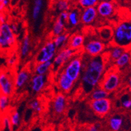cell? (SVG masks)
I'll use <instances>...</instances> for the list:
<instances>
[{"mask_svg": "<svg viewBox=\"0 0 131 131\" xmlns=\"http://www.w3.org/2000/svg\"><path fill=\"white\" fill-rule=\"evenodd\" d=\"M43 0H34V5L31 10V17L34 21L38 20L41 13Z\"/></svg>", "mask_w": 131, "mask_h": 131, "instance_id": "83f0119b", "label": "cell"}, {"mask_svg": "<svg viewBox=\"0 0 131 131\" xmlns=\"http://www.w3.org/2000/svg\"><path fill=\"white\" fill-rule=\"evenodd\" d=\"M81 9L78 7L71 8L68 11L67 26L70 28H74L78 26L80 22Z\"/></svg>", "mask_w": 131, "mask_h": 131, "instance_id": "ffe728a7", "label": "cell"}, {"mask_svg": "<svg viewBox=\"0 0 131 131\" xmlns=\"http://www.w3.org/2000/svg\"><path fill=\"white\" fill-rule=\"evenodd\" d=\"M107 45V43L102 40L98 35L85 36L83 52L91 57H98L106 52Z\"/></svg>", "mask_w": 131, "mask_h": 131, "instance_id": "3957f363", "label": "cell"}, {"mask_svg": "<svg viewBox=\"0 0 131 131\" xmlns=\"http://www.w3.org/2000/svg\"><path fill=\"white\" fill-rule=\"evenodd\" d=\"M2 32L0 34V49L13 50L17 45L16 35L13 31L10 24L7 22L1 24Z\"/></svg>", "mask_w": 131, "mask_h": 131, "instance_id": "5b68a950", "label": "cell"}, {"mask_svg": "<svg viewBox=\"0 0 131 131\" xmlns=\"http://www.w3.org/2000/svg\"><path fill=\"white\" fill-rule=\"evenodd\" d=\"M7 23V18L4 13H0V24Z\"/></svg>", "mask_w": 131, "mask_h": 131, "instance_id": "f35d334b", "label": "cell"}, {"mask_svg": "<svg viewBox=\"0 0 131 131\" xmlns=\"http://www.w3.org/2000/svg\"><path fill=\"white\" fill-rule=\"evenodd\" d=\"M9 115L13 128L15 129L19 127L21 123V114L19 111L17 110H13Z\"/></svg>", "mask_w": 131, "mask_h": 131, "instance_id": "f1b7e54d", "label": "cell"}, {"mask_svg": "<svg viewBox=\"0 0 131 131\" xmlns=\"http://www.w3.org/2000/svg\"><path fill=\"white\" fill-rule=\"evenodd\" d=\"M52 61L35 64L33 68V74L45 75H49V72L52 71Z\"/></svg>", "mask_w": 131, "mask_h": 131, "instance_id": "603a6c76", "label": "cell"}, {"mask_svg": "<svg viewBox=\"0 0 131 131\" xmlns=\"http://www.w3.org/2000/svg\"><path fill=\"white\" fill-rule=\"evenodd\" d=\"M3 1V0H0V3H2Z\"/></svg>", "mask_w": 131, "mask_h": 131, "instance_id": "c3c4849f", "label": "cell"}, {"mask_svg": "<svg viewBox=\"0 0 131 131\" xmlns=\"http://www.w3.org/2000/svg\"><path fill=\"white\" fill-rule=\"evenodd\" d=\"M6 9V8L5 7L2 3H0V13H4L5 10Z\"/></svg>", "mask_w": 131, "mask_h": 131, "instance_id": "b9f144b4", "label": "cell"}, {"mask_svg": "<svg viewBox=\"0 0 131 131\" xmlns=\"http://www.w3.org/2000/svg\"><path fill=\"white\" fill-rule=\"evenodd\" d=\"M126 50L127 49L122 47L115 45L112 43H109L106 52L104 53L107 57L108 64L110 62L113 64Z\"/></svg>", "mask_w": 131, "mask_h": 131, "instance_id": "ac0fdd59", "label": "cell"}, {"mask_svg": "<svg viewBox=\"0 0 131 131\" xmlns=\"http://www.w3.org/2000/svg\"><path fill=\"white\" fill-rule=\"evenodd\" d=\"M111 43L128 49L131 47V19L123 20L115 25Z\"/></svg>", "mask_w": 131, "mask_h": 131, "instance_id": "7a4b0ae2", "label": "cell"}, {"mask_svg": "<svg viewBox=\"0 0 131 131\" xmlns=\"http://www.w3.org/2000/svg\"><path fill=\"white\" fill-rule=\"evenodd\" d=\"M109 96H110V93L100 86H98L90 93L89 95L88 96V98L89 100H96L109 98Z\"/></svg>", "mask_w": 131, "mask_h": 131, "instance_id": "d4e9b609", "label": "cell"}, {"mask_svg": "<svg viewBox=\"0 0 131 131\" xmlns=\"http://www.w3.org/2000/svg\"><path fill=\"white\" fill-rule=\"evenodd\" d=\"M10 26L11 30H13V31L16 35L17 34L18 31H19V28H18V24H16V23H11V24H10Z\"/></svg>", "mask_w": 131, "mask_h": 131, "instance_id": "74e56055", "label": "cell"}, {"mask_svg": "<svg viewBox=\"0 0 131 131\" xmlns=\"http://www.w3.org/2000/svg\"><path fill=\"white\" fill-rule=\"evenodd\" d=\"M98 37L102 41L107 43L108 40L110 41V43L112 42V37H113V29H109L108 28H103L100 30L98 33Z\"/></svg>", "mask_w": 131, "mask_h": 131, "instance_id": "1f68e13d", "label": "cell"}, {"mask_svg": "<svg viewBox=\"0 0 131 131\" xmlns=\"http://www.w3.org/2000/svg\"><path fill=\"white\" fill-rule=\"evenodd\" d=\"M2 128L3 131H13L12 125L10 123V117L9 114H4L2 119Z\"/></svg>", "mask_w": 131, "mask_h": 131, "instance_id": "836d02e7", "label": "cell"}, {"mask_svg": "<svg viewBox=\"0 0 131 131\" xmlns=\"http://www.w3.org/2000/svg\"><path fill=\"white\" fill-rule=\"evenodd\" d=\"M124 123V119L121 115H112L107 120V126L111 131H120Z\"/></svg>", "mask_w": 131, "mask_h": 131, "instance_id": "44dd1931", "label": "cell"}, {"mask_svg": "<svg viewBox=\"0 0 131 131\" xmlns=\"http://www.w3.org/2000/svg\"><path fill=\"white\" fill-rule=\"evenodd\" d=\"M2 3L3 5H4L5 7L7 9V8L9 7V6L10 5V0H3Z\"/></svg>", "mask_w": 131, "mask_h": 131, "instance_id": "ab89813d", "label": "cell"}, {"mask_svg": "<svg viewBox=\"0 0 131 131\" xmlns=\"http://www.w3.org/2000/svg\"><path fill=\"white\" fill-rule=\"evenodd\" d=\"M100 1H113V0H100Z\"/></svg>", "mask_w": 131, "mask_h": 131, "instance_id": "7dc6e473", "label": "cell"}, {"mask_svg": "<svg viewBox=\"0 0 131 131\" xmlns=\"http://www.w3.org/2000/svg\"><path fill=\"white\" fill-rule=\"evenodd\" d=\"M33 73L29 68H23L14 74V83L16 90L23 89L29 85Z\"/></svg>", "mask_w": 131, "mask_h": 131, "instance_id": "7c38bea8", "label": "cell"}, {"mask_svg": "<svg viewBox=\"0 0 131 131\" xmlns=\"http://www.w3.org/2000/svg\"><path fill=\"white\" fill-rule=\"evenodd\" d=\"M98 17L110 18L116 12V5L113 1H100L96 7Z\"/></svg>", "mask_w": 131, "mask_h": 131, "instance_id": "4fadbf2b", "label": "cell"}, {"mask_svg": "<svg viewBox=\"0 0 131 131\" xmlns=\"http://www.w3.org/2000/svg\"><path fill=\"white\" fill-rule=\"evenodd\" d=\"M85 41V36L81 33H75L70 35V39L68 43V47L73 49L76 52H81Z\"/></svg>", "mask_w": 131, "mask_h": 131, "instance_id": "d6986e66", "label": "cell"}, {"mask_svg": "<svg viewBox=\"0 0 131 131\" xmlns=\"http://www.w3.org/2000/svg\"><path fill=\"white\" fill-rule=\"evenodd\" d=\"M100 0H75L77 7L79 9L89 7H96Z\"/></svg>", "mask_w": 131, "mask_h": 131, "instance_id": "f546056e", "label": "cell"}, {"mask_svg": "<svg viewBox=\"0 0 131 131\" xmlns=\"http://www.w3.org/2000/svg\"><path fill=\"white\" fill-rule=\"evenodd\" d=\"M98 13L96 7H89L81 9L80 22L85 26L94 24L98 18Z\"/></svg>", "mask_w": 131, "mask_h": 131, "instance_id": "2e32d148", "label": "cell"}, {"mask_svg": "<svg viewBox=\"0 0 131 131\" xmlns=\"http://www.w3.org/2000/svg\"><path fill=\"white\" fill-rule=\"evenodd\" d=\"M77 53H78V52L73 51V49L68 46L60 49V50H58L57 54L52 60V72L56 73L58 71H59Z\"/></svg>", "mask_w": 131, "mask_h": 131, "instance_id": "ba28073f", "label": "cell"}, {"mask_svg": "<svg viewBox=\"0 0 131 131\" xmlns=\"http://www.w3.org/2000/svg\"><path fill=\"white\" fill-rule=\"evenodd\" d=\"M10 104L9 96L0 94V113H7Z\"/></svg>", "mask_w": 131, "mask_h": 131, "instance_id": "4dcf8cb0", "label": "cell"}, {"mask_svg": "<svg viewBox=\"0 0 131 131\" xmlns=\"http://www.w3.org/2000/svg\"><path fill=\"white\" fill-rule=\"evenodd\" d=\"M66 1H67V2H70V3H72V2L75 1V0H66Z\"/></svg>", "mask_w": 131, "mask_h": 131, "instance_id": "ee69618b", "label": "cell"}, {"mask_svg": "<svg viewBox=\"0 0 131 131\" xmlns=\"http://www.w3.org/2000/svg\"><path fill=\"white\" fill-rule=\"evenodd\" d=\"M29 108L35 113H39L43 111V105L38 99H33L29 102Z\"/></svg>", "mask_w": 131, "mask_h": 131, "instance_id": "d6a6232c", "label": "cell"}, {"mask_svg": "<svg viewBox=\"0 0 131 131\" xmlns=\"http://www.w3.org/2000/svg\"><path fill=\"white\" fill-rule=\"evenodd\" d=\"M48 76L49 75H32L29 83V86L32 93L34 94H39L44 90L48 83Z\"/></svg>", "mask_w": 131, "mask_h": 131, "instance_id": "5bb4252c", "label": "cell"}, {"mask_svg": "<svg viewBox=\"0 0 131 131\" xmlns=\"http://www.w3.org/2000/svg\"><path fill=\"white\" fill-rule=\"evenodd\" d=\"M128 93L131 96V77L129 78V79L128 81Z\"/></svg>", "mask_w": 131, "mask_h": 131, "instance_id": "60d3db41", "label": "cell"}, {"mask_svg": "<svg viewBox=\"0 0 131 131\" xmlns=\"http://www.w3.org/2000/svg\"><path fill=\"white\" fill-rule=\"evenodd\" d=\"M60 70L74 82L79 80L83 70V52H79Z\"/></svg>", "mask_w": 131, "mask_h": 131, "instance_id": "277c9868", "label": "cell"}, {"mask_svg": "<svg viewBox=\"0 0 131 131\" xmlns=\"http://www.w3.org/2000/svg\"><path fill=\"white\" fill-rule=\"evenodd\" d=\"M54 8L59 13L62 12H68L72 8L71 3L66 0H54Z\"/></svg>", "mask_w": 131, "mask_h": 131, "instance_id": "4316f807", "label": "cell"}, {"mask_svg": "<svg viewBox=\"0 0 131 131\" xmlns=\"http://www.w3.org/2000/svg\"><path fill=\"white\" fill-rule=\"evenodd\" d=\"M30 131H41V129L39 127H36V128H33V129H31Z\"/></svg>", "mask_w": 131, "mask_h": 131, "instance_id": "7bdbcfd3", "label": "cell"}, {"mask_svg": "<svg viewBox=\"0 0 131 131\" xmlns=\"http://www.w3.org/2000/svg\"><path fill=\"white\" fill-rule=\"evenodd\" d=\"M13 1H15V2H20L21 0H13Z\"/></svg>", "mask_w": 131, "mask_h": 131, "instance_id": "f6af8a7d", "label": "cell"}, {"mask_svg": "<svg viewBox=\"0 0 131 131\" xmlns=\"http://www.w3.org/2000/svg\"><path fill=\"white\" fill-rule=\"evenodd\" d=\"M70 34L68 32H64L59 36L52 37V41L58 50L62 49L68 45Z\"/></svg>", "mask_w": 131, "mask_h": 131, "instance_id": "cb8c5ba5", "label": "cell"}, {"mask_svg": "<svg viewBox=\"0 0 131 131\" xmlns=\"http://www.w3.org/2000/svg\"><path fill=\"white\" fill-rule=\"evenodd\" d=\"M14 74L9 71L0 72V94L10 97L15 91Z\"/></svg>", "mask_w": 131, "mask_h": 131, "instance_id": "30bf717a", "label": "cell"}, {"mask_svg": "<svg viewBox=\"0 0 131 131\" xmlns=\"http://www.w3.org/2000/svg\"><path fill=\"white\" fill-rule=\"evenodd\" d=\"M121 81V75L117 70L111 68L106 70L99 86L110 94L118 89Z\"/></svg>", "mask_w": 131, "mask_h": 131, "instance_id": "8992f818", "label": "cell"}, {"mask_svg": "<svg viewBox=\"0 0 131 131\" xmlns=\"http://www.w3.org/2000/svg\"><path fill=\"white\" fill-rule=\"evenodd\" d=\"M106 54L91 57L83 52V70L79 79L81 92L88 96L101 83L107 67Z\"/></svg>", "mask_w": 131, "mask_h": 131, "instance_id": "6da1fadb", "label": "cell"}, {"mask_svg": "<svg viewBox=\"0 0 131 131\" xmlns=\"http://www.w3.org/2000/svg\"><path fill=\"white\" fill-rule=\"evenodd\" d=\"M88 105L92 112L100 117L107 116L112 110V101L110 98L101 100H89Z\"/></svg>", "mask_w": 131, "mask_h": 131, "instance_id": "9c48e42d", "label": "cell"}, {"mask_svg": "<svg viewBox=\"0 0 131 131\" xmlns=\"http://www.w3.org/2000/svg\"><path fill=\"white\" fill-rule=\"evenodd\" d=\"M55 83L57 87L63 94H68L72 91L75 85V82L68 77L61 70L56 72Z\"/></svg>", "mask_w": 131, "mask_h": 131, "instance_id": "8fae6325", "label": "cell"}, {"mask_svg": "<svg viewBox=\"0 0 131 131\" xmlns=\"http://www.w3.org/2000/svg\"><path fill=\"white\" fill-rule=\"evenodd\" d=\"M121 106L125 110H131L130 97L123 96L121 99Z\"/></svg>", "mask_w": 131, "mask_h": 131, "instance_id": "d590c367", "label": "cell"}, {"mask_svg": "<svg viewBox=\"0 0 131 131\" xmlns=\"http://www.w3.org/2000/svg\"><path fill=\"white\" fill-rule=\"evenodd\" d=\"M68 16V12H62L59 13L52 27L51 34L52 37L59 36L66 32L65 30H66L67 26Z\"/></svg>", "mask_w": 131, "mask_h": 131, "instance_id": "9a60e30c", "label": "cell"}, {"mask_svg": "<svg viewBox=\"0 0 131 131\" xmlns=\"http://www.w3.org/2000/svg\"><path fill=\"white\" fill-rule=\"evenodd\" d=\"M19 57L16 53H12L7 60V64L9 68L15 67L18 62Z\"/></svg>", "mask_w": 131, "mask_h": 131, "instance_id": "e575fe53", "label": "cell"}, {"mask_svg": "<svg viewBox=\"0 0 131 131\" xmlns=\"http://www.w3.org/2000/svg\"><path fill=\"white\" fill-rule=\"evenodd\" d=\"M1 32H2V30H1V24H0V34H1Z\"/></svg>", "mask_w": 131, "mask_h": 131, "instance_id": "bcb514c9", "label": "cell"}, {"mask_svg": "<svg viewBox=\"0 0 131 131\" xmlns=\"http://www.w3.org/2000/svg\"><path fill=\"white\" fill-rule=\"evenodd\" d=\"M58 49L52 39L46 41L37 51L34 58V63H41L52 61L57 54Z\"/></svg>", "mask_w": 131, "mask_h": 131, "instance_id": "52a82bcc", "label": "cell"}, {"mask_svg": "<svg viewBox=\"0 0 131 131\" xmlns=\"http://www.w3.org/2000/svg\"><path fill=\"white\" fill-rule=\"evenodd\" d=\"M130 53L128 51V49H127L122 54V55L119 57L116 61H115L113 64H114L115 67L116 68H123L124 67L127 66L129 64L130 61Z\"/></svg>", "mask_w": 131, "mask_h": 131, "instance_id": "484cf974", "label": "cell"}, {"mask_svg": "<svg viewBox=\"0 0 131 131\" xmlns=\"http://www.w3.org/2000/svg\"><path fill=\"white\" fill-rule=\"evenodd\" d=\"M67 97L62 92L57 93L52 102V108L54 113L61 115L65 112L67 107Z\"/></svg>", "mask_w": 131, "mask_h": 131, "instance_id": "e0dca14e", "label": "cell"}, {"mask_svg": "<svg viewBox=\"0 0 131 131\" xmlns=\"http://www.w3.org/2000/svg\"><path fill=\"white\" fill-rule=\"evenodd\" d=\"M31 50V39L28 34H25L23 37L19 47L18 57L20 59L24 60L28 57Z\"/></svg>", "mask_w": 131, "mask_h": 131, "instance_id": "7402d4cb", "label": "cell"}, {"mask_svg": "<svg viewBox=\"0 0 131 131\" xmlns=\"http://www.w3.org/2000/svg\"><path fill=\"white\" fill-rule=\"evenodd\" d=\"M101 130V125L100 123H95L90 125L87 128L86 131H100Z\"/></svg>", "mask_w": 131, "mask_h": 131, "instance_id": "8d00e7d4", "label": "cell"}]
</instances>
